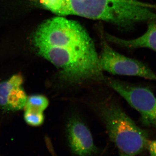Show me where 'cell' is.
<instances>
[{"label":"cell","mask_w":156,"mask_h":156,"mask_svg":"<svg viewBox=\"0 0 156 156\" xmlns=\"http://www.w3.org/2000/svg\"><path fill=\"white\" fill-rule=\"evenodd\" d=\"M146 148L151 156H156V140H149Z\"/></svg>","instance_id":"cell-11"},{"label":"cell","mask_w":156,"mask_h":156,"mask_svg":"<svg viewBox=\"0 0 156 156\" xmlns=\"http://www.w3.org/2000/svg\"><path fill=\"white\" fill-rule=\"evenodd\" d=\"M99 63L102 71L112 74L135 76L156 81V75L146 65L118 53L105 41L102 43Z\"/></svg>","instance_id":"cell-5"},{"label":"cell","mask_w":156,"mask_h":156,"mask_svg":"<svg viewBox=\"0 0 156 156\" xmlns=\"http://www.w3.org/2000/svg\"><path fill=\"white\" fill-rule=\"evenodd\" d=\"M23 83V78L20 74L0 83V108L16 112L24 108L27 97Z\"/></svg>","instance_id":"cell-7"},{"label":"cell","mask_w":156,"mask_h":156,"mask_svg":"<svg viewBox=\"0 0 156 156\" xmlns=\"http://www.w3.org/2000/svg\"><path fill=\"white\" fill-rule=\"evenodd\" d=\"M106 38L108 41L128 49L145 48L156 52V20L148 21L145 33L136 38L124 40L108 34Z\"/></svg>","instance_id":"cell-8"},{"label":"cell","mask_w":156,"mask_h":156,"mask_svg":"<svg viewBox=\"0 0 156 156\" xmlns=\"http://www.w3.org/2000/svg\"><path fill=\"white\" fill-rule=\"evenodd\" d=\"M104 81L139 113L144 124L156 128V97L151 90L112 78Z\"/></svg>","instance_id":"cell-4"},{"label":"cell","mask_w":156,"mask_h":156,"mask_svg":"<svg viewBox=\"0 0 156 156\" xmlns=\"http://www.w3.org/2000/svg\"><path fill=\"white\" fill-rule=\"evenodd\" d=\"M24 119L28 125L37 127L42 125L44 121V116L43 112H37L25 111Z\"/></svg>","instance_id":"cell-10"},{"label":"cell","mask_w":156,"mask_h":156,"mask_svg":"<svg viewBox=\"0 0 156 156\" xmlns=\"http://www.w3.org/2000/svg\"><path fill=\"white\" fill-rule=\"evenodd\" d=\"M120 156H132L131 155H129L127 154L122 153H121L120 155Z\"/></svg>","instance_id":"cell-13"},{"label":"cell","mask_w":156,"mask_h":156,"mask_svg":"<svg viewBox=\"0 0 156 156\" xmlns=\"http://www.w3.org/2000/svg\"><path fill=\"white\" fill-rule=\"evenodd\" d=\"M145 5L147 8H149L151 9L154 10L156 11V3L155 4H151V3H149L144 2Z\"/></svg>","instance_id":"cell-12"},{"label":"cell","mask_w":156,"mask_h":156,"mask_svg":"<svg viewBox=\"0 0 156 156\" xmlns=\"http://www.w3.org/2000/svg\"><path fill=\"white\" fill-rule=\"evenodd\" d=\"M43 8L59 16L76 15L110 23L129 29L154 19L153 10L140 0H35Z\"/></svg>","instance_id":"cell-1"},{"label":"cell","mask_w":156,"mask_h":156,"mask_svg":"<svg viewBox=\"0 0 156 156\" xmlns=\"http://www.w3.org/2000/svg\"><path fill=\"white\" fill-rule=\"evenodd\" d=\"M69 147L76 156H91L97 152L92 134L89 128L80 118H70L67 126Z\"/></svg>","instance_id":"cell-6"},{"label":"cell","mask_w":156,"mask_h":156,"mask_svg":"<svg viewBox=\"0 0 156 156\" xmlns=\"http://www.w3.org/2000/svg\"><path fill=\"white\" fill-rule=\"evenodd\" d=\"M97 108L110 138L122 153L135 155L147 147V133L136 126L119 105L105 100L98 103Z\"/></svg>","instance_id":"cell-3"},{"label":"cell","mask_w":156,"mask_h":156,"mask_svg":"<svg viewBox=\"0 0 156 156\" xmlns=\"http://www.w3.org/2000/svg\"><path fill=\"white\" fill-rule=\"evenodd\" d=\"M49 100L43 95H35L27 97L25 111L43 112L49 105Z\"/></svg>","instance_id":"cell-9"},{"label":"cell","mask_w":156,"mask_h":156,"mask_svg":"<svg viewBox=\"0 0 156 156\" xmlns=\"http://www.w3.org/2000/svg\"><path fill=\"white\" fill-rule=\"evenodd\" d=\"M34 45L39 55H50L96 52L95 44L80 23L63 16L50 18L37 29Z\"/></svg>","instance_id":"cell-2"}]
</instances>
